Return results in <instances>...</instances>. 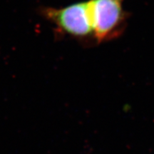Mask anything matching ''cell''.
<instances>
[{"instance_id": "1", "label": "cell", "mask_w": 154, "mask_h": 154, "mask_svg": "<svg viewBox=\"0 0 154 154\" xmlns=\"http://www.w3.org/2000/svg\"><path fill=\"white\" fill-rule=\"evenodd\" d=\"M40 14L55 26L57 33L84 43L95 42L89 1L76 2L66 7H43Z\"/></svg>"}, {"instance_id": "2", "label": "cell", "mask_w": 154, "mask_h": 154, "mask_svg": "<svg viewBox=\"0 0 154 154\" xmlns=\"http://www.w3.org/2000/svg\"><path fill=\"white\" fill-rule=\"evenodd\" d=\"M96 43L118 38L126 28L124 0H88Z\"/></svg>"}]
</instances>
